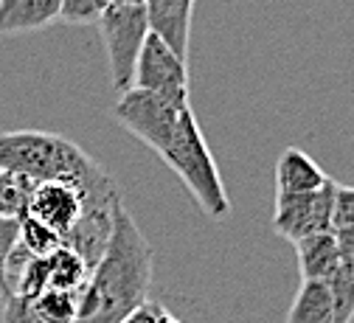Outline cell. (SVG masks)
<instances>
[{
    "instance_id": "6da1fadb",
    "label": "cell",
    "mask_w": 354,
    "mask_h": 323,
    "mask_svg": "<svg viewBox=\"0 0 354 323\" xmlns=\"http://www.w3.org/2000/svg\"><path fill=\"white\" fill-rule=\"evenodd\" d=\"M113 116L180 177L205 216L216 222L231 216V197L225 192L223 174L216 169L189 102H171L149 90L129 87L127 93H121Z\"/></svg>"
},
{
    "instance_id": "7a4b0ae2",
    "label": "cell",
    "mask_w": 354,
    "mask_h": 323,
    "mask_svg": "<svg viewBox=\"0 0 354 323\" xmlns=\"http://www.w3.org/2000/svg\"><path fill=\"white\" fill-rule=\"evenodd\" d=\"M152 261L155 253L136 216L121 205L113 237L79 290L76 323H121L132 309L149 301Z\"/></svg>"
},
{
    "instance_id": "3957f363",
    "label": "cell",
    "mask_w": 354,
    "mask_h": 323,
    "mask_svg": "<svg viewBox=\"0 0 354 323\" xmlns=\"http://www.w3.org/2000/svg\"><path fill=\"white\" fill-rule=\"evenodd\" d=\"M0 169L31 183L59 180L79 189L107 174L79 144L42 129L0 132Z\"/></svg>"
},
{
    "instance_id": "277c9868",
    "label": "cell",
    "mask_w": 354,
    "mask_h": 323,
    "mask_svg": "<svg viewBox=\"0 0 354 323\" xmlns=\"http://www.w3.org/2000/svg\"><path fill=\"white\" fill-rule=\"evenodd\" d=\"M99 31L107 48L113 87L118 93H127L132 87V76H136L138 54L149 37L147 6H129V3L113 0L99 17Z\"/></svg>"
},
{
    "instance_id": "5b68a950",
    "label": "cell",
    "mask_w": 354,
    "mask_h": 323,
    "mask_svg": "<svg viewBox=\"0 0 354 323\" xmlns=\"http://www.w3.org/2000/svg\"><path fill=\"white\" fill-rule=\"evenodd\" d=\"M335 186L337 183L329 177L318 192L306 194H292V197H276V211H273V230L290 239L292 245L335 230L332 222V208H335Z\"/></svg>"
},
{
    "instance_id": "8992f818",
    "label": "cell",
    "mask_w": 354,
    "mask_h": 323,
    "mask_svg": "<svg viewBox=\"0 0 354 323\" xmlns=\"http://www.w3.org/2000/svg\"><path fill=\"white\" fill-rule=\"evenodd\" d=\"M132 87L149 90L171 102H189V59L174 54L158 34L149 31L136 62Z\"/></svg>"
},
{
    "instance_id": "52a82bcc",
    "label": "cell",
    "mask_w": 354,
    "mask_h": 323,
    "mask_svg": "<svg viewBox=\"0 0 354 323\" xmlns=\"http://www.w3.org/2000/svg\"><path fill=\"white\" fill-rule=\"evenodd\" d=\"M84 211V194L79 186L73 183H59V180H51V183H37L31 197H28V208L26 214L39 219L42 225H48L51 230L65 239L68 230L79 222Z\"/></svg>"
},
{
    "instance_id": "ba28073f",
    "label": "cell",
    "mask_w": 354,
    "mask_h": 323,
    "mask_svg": "<svg viewBox=\"0 0 354 323\" xmlns=\"http://www.w3.org/2000/svg\"><path fill=\"white\" fill-rule=\"evenodd\" d=\"M194 0H147L149 31L158 34L174 54L189 59Z\"/></svg>"
},
{
    "instance_id": "9c48e42d",
    "label": "cell",
    "mask_w": 354,
    "mask_h": 323,
    "mask_svg": "<svg viewBox=\"0 0 354 323\" xmlns=\"http://www.w3.org/2000/svg\"><path fill=\"white\" fill-rule=\"evenodd\" d=\"M62 17V0H0V37L42 31Z\"/></svg>"
},
{
    "instance_id": "30bf717a",
    "label": "cell",
    "mask_w": 354,
    "mask_h": 323,
    "mask_svg": "<svg viewBox=\"0 0 354 323\" xmlns=\"http://www.w3.org/2000/svg\"><path fill=\"white\" fill-rule=\"evenodd\" d=\"M326 172L298 147H287L276 163V197H292L318 192L326 183Z\"/></svg>"
},
{
    "instance_id": "8fae6325",
    "label": "cell",
    "mask_w": 354,
    "mask_h": 323,
    "mask_svg": "<svg viewBox=\"0 0 354 323\" xmlns=\"http://www.w3.org/2000/svg\"><path fill=\"white\" fill-rule=\"evenodd\" d=\"M295 259H298L304 282H326L335 273V267L340 264L335 230H326V234H315V237H306V239L295 242Z\"/></svg>"
},
{
    "instance_id": "7c38bea8",
    "label": "cell",
    "mask_w": 354,
    "mask_h": 323,
    "mask_svg": "<svg viewBox=\"0 0 354 323\" xmlns=\"http://www.w3.org/2000/svg\"><path fill=\"white\" fill-rule=\"evenodd\" d=\"M332 295L326 282H301L284 323H332Z\"/></svg>"
},
{
    "instance_id": "4fadbf2b",
    "label": "cell",
    "mask_w": 354,
    "mask_h": 323,
    "mask_svg": "<svg viewBox=\"0 0 354 323\" xmlns=\"http://www.w3.org/2000/svg\"><path fill=\"white\" fill-rule=\"evenodd\" d=\"M48 261V290H65V293H79L91 275V267L87 261L71 250V248H59L51 256H46Z\"/></svg>"
},
{
    "instance_id": "5bb4252c",
    "label": "cell",
    "mask_w": 354,
    "mask_h": 323,
    "mask_svg": "<svg viewBox=\"0 0 354 323\" xmlns=\"http://www.w3.org/2000/svg\"><path fill=\"white\" fill-rule=\"evenodd\" d=\"M326 287L335 309L332 323H351L354 320V261H340L326 279Z\"/></svg>"
},
{
    "instance_id": "9a60e30c",
    "label": "cell",
    "mask_w": 354,
    "mask_h": 323,
    "mask_svg": "<svg viewBox=\"0 0 354 323\" xmlns=\"http://www.w3.org/2000/svg\"><path fill=\"white\" fill-rule=\"evenodd\" d=\"M17 242L31 253V256H39V259H46L51 256L54 250L62 248V237L57 234V230H51L48 225H42L39 219L23 214L17 219Z\"/></svg>"
},
{
    "instance_id": "2e32d148",
    "label": "cell",
    "mask_w": 354,
    "mask_h": 323,
    "mask_svg": "<svg viewBox=\"0 0 354 323\" xmlns=\"http://www.w3.org/2000/svg\"><path fill=\"white\" fill-rule=\"evenodd\" d=\"M37 315L42 323H76L79 312V293H65V290H46L34 298Z\"/></svg>"
},
{
    "instance_id": "e0dca14e",
    "label": "cell",
    "mask_w": 354,
    "mask_h": 323,
    "mask_svg": "<svg viewBox=\"0 0 354 323\" xmlns=\"http://www.w3.org/2000/svg\"><path fill=\"white\" fill-rule=\"evenodd\" d=\"M34 186L37 183L0 169V216L20 219L28 208V197H31Z\"/></svg>"
},
{
    "instance_id": "ac0fdd59",
    "label": "cell",
    "mask_w": 354,
    "mask_h": 323,
    "mask_svg": "<svg viewBox=\"0 0 354 323\" xmlns=\"http://www.w3.org/2000/svg\"><path fill=\"white\" fill-rule=\"evenodd\" d=\"M113 3V0H62V23L73 26H87V23H99L102 12Z\"/></svg>"
},
{
    "instance_id": "d6986e66",
    "label": "cell",
    "mask_w": 354,
    "mask_h": 323,
    "mask_svg": "<svg viewBox=\"0 0 354 323\" xmlns=\"http://www.w3.org/2000/svg\"><path fill=\"white\" fill-rule=\"evenodd\" d=\"M3 323H42V317L37 315L34 298L6 295V306H3Z\"/></svg>"
},
{
    "instance_id": "ffe728a7",
    "label": "cell",
    "mask_w": 354,
    "mask_h": 323,
    "mask_svg": "<svg viewBox=\"0 0 354 323\" xmlns=\"http://www.w3.org/2000/svg\"><path fill=\"white\" fill-rule=\"evenodd\" d=\"M335 228H351L354 225V186H335V208H332Z\"/></svg>"
},
{
    "instance_id": "44dd1931",
    "label": "cell",
    "mask_w": 354,
    "mask_h": 323,
    "mask_svg": "<svg viewBox=\"0 0 354 323\" xmlns=\"http://www.w3.org/2000/svg\"><path fill=\"white\" fill-rule=\"evenodd\" d=\"M17 245V219L12 216H0V282H3V264L12 248Z\"/></svg>"
},
{
    "instance_id": "7402d4cb",
    "label": "cell",
    "mask_w": 354,
    "mask_h": 323,
    "mask_svg": "<svg viewBox=\"0 0 354 323\" xmlns=\"http://www.w3.org/2000/svg\"><path fill=\"white\" fill-rule=\"evenodd\" d=\"M166 312H169L166 306H160L155 301H144L138 309H132L121 323H160Z\"/></svg>"
},
{
    "instance_id": "603a6c76",
    "label": "cell",
    "mask_w": 354,
    "mask_h": 323,
    "mask_svg": "<svg viewBox=\"0 0 354 323\" xmlns=\"http://www.w3.org/2000/svg\"><path fill=\"white\" fill-rule=\"evenodd\" d=\"M335 239H337L340 261H354V225L351 228H335Z\"/></svg>"
},
{
    "instance_id": "cb8c5ba5",
    "label": "cell",
    "mask_w": 354,
    "mask_h": 323,
    "mask_svg": "<svg viewBox=\"0 0 354 323\" xmlns=\"http://www.w3.org/2000/svg\"><path fill=\"white\" fill-rule=\"evenodd\" d=\"M118 3H129V6H147V0H118Z\"/></svg>"
},
{
    "instance_id": "d4e9b609",
    "label": "cell",
    "mask_w": 354,
    "mask_h": 323,
    "mask_svg": "<svg viewBox=\"0 0 354 323\" xmlns=\"http://www.w3.org/2000/svg\"><path fill=\"white\" fill-rule=\"evenodd\" d=\"M160 323H180V320H177V317H174V315H171V312H166V315H163V320H160Z\"/></svg>"
}]
</instances>
